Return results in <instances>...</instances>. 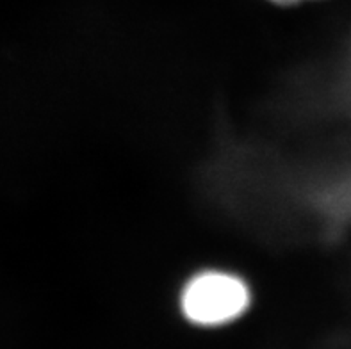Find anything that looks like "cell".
Here are the masks:
<instances>
[{"instance_id": "obj_1", "label": "cell", "mask_w": 351, "mask_h": 349, "mask_svg": "<svg viewBox=\"0 0 351 349\" xmlns=\"http://www.w3.org/2000/svg\"><path fill=\"white\" fill-rule=\"evenodd\" d=\"M250 292L236 276L205 273L187 283L182 296L184 314L189 321L204 326L228 323L246 310Z\"/></svg>"}, {"instance_id": "obj_2", "label": "cell", "mask_w": 351, "mask_h": 349, "mask_svg": "<svg viewBox=\"0 0 351 349\" xmlns=\"http://www.w3.org/2000/svg\"><path fill=\"white\" fill-rule=\"evenodd\" d=\"M275 4H280V5H293V4H300L303 0H271Z\"/></svg>"}]
</instances>
